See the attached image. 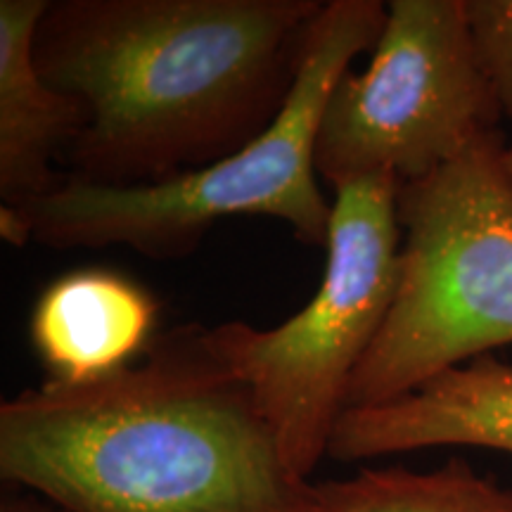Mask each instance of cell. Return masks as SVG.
<instances>
[{
    "label": "cell",
    "instance_id": "6da1fadb",
    "mask_svg": "<svg viewBox=\"0 0 512 512\" xmlns=\"http://www.w3.org/2000/svg\"><path fill=\"white\" fill-rule=\"evenodd\" d=\"M0 479L69 512H316L271 422L200 323L83 384L0 403Z\"/></svg>",
    "mask_w": 512,
    "mask_h": 512
},
{
    "label": "cell",
    "instance_id": "7a4b0ae2",
    "mask_svg": "<svg viewBox=\"0 0 512 512\" xmlns=\"http://www.w3.org/2000/svg\"><path fill=\"white\" fill-rule=\"evenodd\" d=\"M323 0H50L38 69L88 124L72 178L145 185L192 174L283 112Z\"/></svg>",
    "mask_w": 512,
    "mask_h": 512
},
{
    "label": "cell",
    "instance_id": "3957f363",
    "mask_svg": "<svg viewBox=\"0 0 512 512\" xmlns=\"http://www.w3.org/2000/svg\"><path fill=\"white\" fill-rule=\"evenodd\" d=\"M382 0H328L306 31L297 81L278 119L240 152L207 169L145 185L67 176L50 195L19 204L31 240L53 249L128 247L147 259H185L223 219L271 216L294 238L328 247L332 202L316 171L320 119L356 55L375 48Z\"/></svg>",
    "mask_w": 512,
    "mask_h": 512
},
{
    "label": "cell",
    "instance_id": "277c9868",
    "mask_svg": "<svg viewBox=\"0 0 512 512\" xmlns=\"http://www.w3.org/2000/svg\"><path fill=\"white\" fill-rule=\"evenodd\" d=\"M489 131L399 190L394 302L349 382V408H373L512 344V174Z\"/></svg>",
    "mask_w": 512,
    "mask_h": 512
},
{
    "label": "cell",
    "instance_id": "5b68a950",
    "mask_svg": "<svg viewBox=\"0 0 512 512\" xmlns=\"http://www.w3.org/2000/svg\"><path fill=\"white\" fill-rule=\"evenodd\" d=\"M318 292L271 330L242 320L211 328L216 349L252 389L287 463L309 479L347 411L349 382L380 335L401 266L394 176L337 185Z\"/></svg>",
    "mask_w": 512,
    "mask_h": 512
},
{
    "label": "cell",
    "instance_id": "8992f818",
    "mask_svg": "<svg viewBox=\"0 0 512 512\" xmlns=\"http://www.w3.org/2000/svg\"><path fill=\"white\" fill-rule=\"evenodd\" d=\"M501 117L465 0H392L366 72L349 69L330 93L316 171L332 188L368 176L420 181L496 131Z\"/></svg>",
    "mask_w": 512,
    "mask_h": 512
},
{
    "label": "cell",
    "instance_id": "52a82bcc",
    "mask_svg": "<svg viewBox=\"0 0 512 512\" xmlns=\"http://www.w3.org/2000/svg\"><path fill=\"white\" fill-rule=\"evenodd\" d=\"M491 448L512 456V366L494 354L446 370L401 399L349 408L328 456L344 463L422 448Z\"/></svg>",
    "mask_w": 512,
    "mask_h": 512
},
{
    "label": "cell",
    "instance_id": "ba28073f",
    "mask_svg": "<svg viewBox=\"0 0 512 512\" xmlns=\"http://www.w3.org/2000/svg\"><path fill=\"white\" fill-rule=\"evenodd\" d=\"M159 304L150 290L112 268H79L36 299L29 342L50 382L83 384L131 366L155 342Z\"/></svg>",
    "mask_w": 512,
    "mask_h": 512
},
{
    "label": "cell",
    "instance_id": "9c48e42d",
    "mask_svg": "<svg viewBox=\"0 0 512 512\" xmlns=\"http://www.w3.org/2000/svg\"><path fill=\"white\" fill-rule=\"evenodd\" d=\"M50 0H0V197L19 207L67 181L55 162L67 155L88 112L38 69L36 29Z\"/></svg>",
    "mask_w": 512,
    "mask_h": 512
},
{
    "label": "cell",
    "instance_id": "30bf717a",
    "mask_svg": "<svg viewBox=\"0 0 512 512\" xmlns=\"http://www.w3.org/2000/svg\"><path fill=\"white\" fill-rule=\"evenodd\" d=\"M316 512H512V489L463 458L430 472L363 467L354 477L320 482Z\"/></svg>",
    "mask_w": 512,
    "mask_h": 512
},
{
    "label": "cell",
    "instance_id": "8fae6325",
    "mask_svg": "<svg viewBox=\"0 0 512 512\" xmlns=\"http://www.w3.org/2000/svg\"><path fill=\"white\" fill-rule=\"evenodd\" d=\"M465 12L484 79L512 119V0H465Z\"/></svg>",
    "mask_w": 512,
    "mask_h": 512
},
{
    "label": "cell",
    "instance_id": "7c38bea8",
    "mask_svg": "<svg viewBox=\"0 0 512 512\" xmlns=\"http://www.w3.org/2000/svg\"><path fill=\"white\" fill-rule=\"evenodd\" d=\"M0 512H69V510H64L57 503L48 501L46 496L12 486L10 494H5L3 501H0Z\"/></svg>",
    "mask_w": 512,
    "mask_h": 512
},
{
    "label": "cell",
    "instance_id": "4fadbf2b",
    "mask_svg": "<svg viewBox=\"0 0 512 512\" xmlns=\"http://www.w3.org/2000/svg\"><path fill=\"white\" fill-rule=\"evenodd\" d=\"M0 235L5 242L15 247H24L31 242V228L24 214L10 204H0Z\"/></svg>",
    "mask_w": 512,
    "mask_h": 512
},
{
    "label": "cell",
    "instance_id": "5bb4252c",
    "mask_svg": "<svg viewBox=\"0 0 512 512\" xmlns=\"http://www.w3.org/2000/svg\"><path fill=\"white\" fill-rule=\"evenodd\" d=\"M505 164H508L510 174H512V145L505 147Z\"/></svg>",
    "mask_w": 512,
    "mask_h": 512
}]
</instances>
